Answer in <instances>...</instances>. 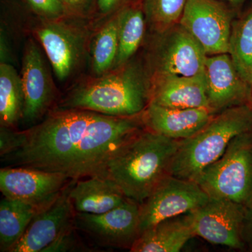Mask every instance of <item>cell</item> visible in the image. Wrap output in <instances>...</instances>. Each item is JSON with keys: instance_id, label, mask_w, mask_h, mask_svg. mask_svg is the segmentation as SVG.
Returning <instances> with one entry per match:
<instances>
[{"instance_id": "obj_1", "label": "cell", "mask_w": 252, "mask_h": 252, "mask_svg": "<svg viewBox=\"0 0 252 252\" xmlns=\"http://www.w3.org/2000/svg\"><path fill=\"white\" fill-rule=\"evenodd\" d=\"M142 114L119 117L54 108L23 130L21 148L1 160L6 166L59 172L73 180L102 175L111 157L146 128Z\"/></svg>"}, {"instance_id": "obj_2", "label": "cell", "mask_w": 252, "mask_h": 252, "mask_svg": "<svg viewBox=\"0 0 252 252\" xmlns=\"http://www.w3.org/2000/svg\"><path fill=\"white\" fill-rule=\"evenodd\" d=\"M151 102V81L144 63L131 60L109 72L81 81L56 108L80 109L112 117H133Z\"/></svg>"}, {"instance_id": "obj_3", "label": "cell", "mask_w": 252, "mask_h": 252, "mask_svg": "<svg viewBox=\"0 0 252 252\" xmlns=\"http://www.w3.org/2000/svg\"><path fill=\"white\" fill-rule=\"evenodd\" d=\"M180 144L144 128L111 157L101 176L112 180L127 198L142 203L170 175Z\"/></svg>"}, {"instance_id": "obj_4", "label": "cell", "mask_w": 252, "mask_h": 252, "mask_svg": "<svg viewBox=\"0 0 252 252\" xmlns=\"http://www.w3.org/2000/svg\"><path fill=\"white\" fill-rule=\"evenodd\" d=\"M252 130V107L243 104L215 114L198 133L181 141L170 175L195 182L202 172L225 153L234 137Z\"/></svg>"}, {"instance_id": "obj_5", "label": "cell", "mask_w": 252, "mask_h": 252, "mask_svg": "<svg viewBox=\"0 0 252 252\" xmlns=\"http://www.w3.org/2000/svg\"><path fill=\"white\" fill-rule=\"evenodd\" d=\"M195 182L210 198L252 204V130L237 135L223 155L202 172Z\"/></svg>"}, {"instance_id": "obj_6", "label": "cell", "mask_w": 252, "mask_h": 252, "mask_svg": "<svg viewBox=\"0 0 252 252\" xmlns=\"http://www.w3.org/2000/svg\"><path fill=\"white\" fill-rule=\"evenodd\" d=\"M207 56L193 36L177 23L154 32L144 64L150 80L169 75L201 76Z\"/></svg>"}, {"instance_id": "obj_7", "label": "cell", "mask_w": 252, "mask_h": 252, "mask_svg": "<svg viewBox=\"0 0 252 252\" xmlns=\"http://www.w3.org/2000/svg\"><path fill=\"white\" fill-rule=\"evenodd\" d=\"M34 33L59 80H67L81 67L89 41L84 18L67 16L57 20L39 18Z\"/></svg>"}, {"instance_id": "obj_8", "label": "cell", "mask_w": 252, "mask_h": 252, "mask_svg": "<svg viewBox=\"0 0 252 252\" xmlns=\"http://www.w3.org/2000/svg\"><path fill=\"white\" fill-rule=\"evenodd\" d=\"M234 7L220 0H189L179 23L207 56L228 54Z\"/></svg>"}, {"instance_id": "obj_9", "label": "cell", "mask_w": 252, "mask_h": 252, "mask_svg": "<svg viewBox=\"0 0 252 252\" xmlns=\"http://www.w3.org/2000/svg\"><path fill=\"white\" fill-rule=\"evenodd\" d=\"M210 199L197 182L167 176L140 204V234L158 222L196 210Z\"/></svg>"}, {"instance_id": "obj_10", "label": "cell", "mask_w": 252, "mask_h": 252, "mask_svg": "<svg viewBox=\"0 0 252 252\" xmlns=\"http://www.w3.org/2000/svg\"><path fill=\"white\" fill-rule=\"evenodd\" d=\"M75 225L99 245L130 250L140 235V204L127 198L104 213L76 212Z\"/></svg>"}, {"instance_id": "obj_11", "label": "cell", "mask_w": 252, "mask_h": 252, "mask_svg": "<svg viewBox=\"0 0 252 252\" xmlns=\"http://www.w3.org/2000/svg\"><path fill=\"white\" fill-rule=\"evenodd\" d=\"M21 78L24 94L21 121L31 127L56 108L59 101L44 56L32 39H29L25 46Z\"/></svg>"}, {"instance_id": "obj_12", "label": "cell", "mask_w": 252, "mask_h": 252, "mask_svg": "<svg viewBox=\"0 0 252 252\" xmlns=\"http://www.w3.org/2000/svg\"><path fill=\"white\" fill-rule=\"evenodd\" d=\"M245 208L231 200L210 198L187 217L195 236L214 245L242 250H245L241 230Z\"/></svg>"}, {"instance_id": "obj_13", "label": "cell", "mask_w": 252, "mask_h": 252, "mask_svg": "<svg viewBox=\"0 0 252 252\" xmlns=\"http://www.w3.org/2000/svg\"><path fill=\"white\" fill-rule=\"evenodd\" d=\"M71 180L59 172L22 166L0 170V190L4 198L46 206L61 195Z\"/></svg>"}, {"instance_id": "obj_14", "label": "cell", "mask_w": 252, "mask_h": 252, "mask_svg": "<svg viewBox=\"0 0 252 252\" xmlns=\"http://www.w3.org/2000/svg\"><path fill=\"white\" fill-rule=\"evenodd\" d=\"M75 181H71L53 203L36 214L11 252H43L60 237L75 228L76 211L69 195Z\"/></svg>"}, {"instance_id": "obj_15", "label": "cell", "mask_w": 252, "mask_h": 252, "mask_svg": "<svg viewBox=\"0 0 252 252\" xmlns=\"http://www.w3.org/2000/svg\"><path fill=\"white\" fill-rule=\"evenodd\" d=\"M204 78L209 108L214 114L250 104L251 86L239 74L229 54L207 56Z\"/></svg>"}, {"instance_id": "obj_16", "label": "cell", "mask_w": 252, "mask_h": 252, "mask_svg": "<svg viewBox=\"0 0 252 252\" xmlns=\"http://www.w3.org/2000/svg\"><path fill=\"white\" fill-rule=\"evenodd\" d=\"M142 115L146 128L182 141L198 133L215 114L208 108H169L150 103Z\"/></svg>"}, {"instance_id": "obj_17", "label": "cell", "mask_w": 252, "mask_h": 252, "mask_svg": "<svg viewBox=\"0 0 252 252\" xmlns=\"http://www.w3.org/2000/svg\"><path fill=\"white\" fill-rule=\"evenodd\" d=\"M151 81L150 103L169 108H209L203 75H169Z\"/></svg>"}, {"instance_id": "obj_18", "label": "cell", "mask_w": 252, "mask_h": 252, "mask_svg": "<svg viewBox=\"0 0 252 252\" xmlns=\"http://www.w3.org/2000/svg\"><path fill=\"white\" fill-rule=\"evenodd\" d=\"M69 195L76 212L94 215L110 211L128 198L112 180L101 175L76 180Z\"/></svg>"}, {"instance_id": "obj_19", "label": "cell", "mask_w": 252, "mask_h": 252, "mask_svg": "<svg viewBox=\"0 0 252 252\" xmlns=\"http://www.w3.org/2000/svg\"><path fill=\"white\" fill-rule=\"evenodd\" d=\"M195 237L187 214L158 222L144 230L131 252H179Z\"/></svg>"}, {"instance_id": "obj_20", "label": "cell", "mask_w": 252, "mask_h": 252, "mask_svg": "<svg viewBox=\"0 0 252 252\" xmlns=\"http://www.w3.org/2000/svg\"><path fill=\"white\" fill-rule=\"evenodd\" d=\"M119 14V46L114 68L121 67L133 59L145 36L147 19L141 0L127 5Z\"/></svg>"}, {"instance_id": "obj_21", "label": "cell", "mask_w": 252, "mask_h": 252, "mask_svg": "<svg viewBox=\"0 0 252 252\" xmlns=\"http://www.w3.org/2000/svg\"><path fill=\"white\" fill-rule=\"evenodd\" d=\"M46 206L3 198L0 202V251L11 252L24 235L32 219Z\"/></svg>"}, {"instance_id": "obj_22", "label": "cell", "mask_w": 252, "mask_h": 252, "mask_svg": "<svg viewBox=\"0 0 252 252\" xmlns=\"http://www.w3.org/2000/svg\"><path fill=\"white\" fill-rule=\"evenodd\" d=\"M118 11L104 20L94 32L90 44L91 69L94 77L112 70L115 64L119 46Z\"/></svg>"}, {"instance_id": "obj_23", "label": "cell", "mask_w": 252, "mask_h": 252, "mask_svg": "<svg viewBox=\"0 0 252 252\" xmlns=\"http://www.w3.org/2000/svg\"><path fill=\"white\" fill-rule=\"evenodd\" d=\"M24 94L21 75L8 63L0 64V124L16 127L22 120Z\"/></svg>"}, {"instance_id": "obj_24", "label": "cell", "mask_w": 252, "mask_h": 252, "mask_svg": "<svg viewBox=\"0 0 252 252\" xmlns=\"http://www.w3.org/2000/svg\"><path fill=\"white\" fill-rule=\"evenodd\" d=\"M228 54L239 74L252 85V6L233 21Z\"/></svg>"}, {"instance_id": "obj_25", "label": "cell", "mask_w": 252, "mask_h": 252, "mask_svg": "<svg viewBox=\"0 0 252 252\" xmlns=\"http://www.w3.org/2000/svg\"><path fill=\"white\" fill-rule=\"evenodd\" d=\"M189 0H141L147 25L160 32L179 23Z\"/></svg>"}, {"instance_id": "obj_26", "label": "cell", "mask_w": 252, "mask_h": 252, "mask_svg": "<svg viewBox=\"0 0 252 252\" xmlns=\"http://www.w3.org/2000/svg\"><path fill=\"white\" fill-rule=\"evenodd\" d=\"M28 9L38 17L45 20H57L68 15L62 0H23Z\"/></svg>"}, {"instance_id": "obj_27", "label": "cell", "mask_w": 252, "mask_h": 252, "mask_svg": "<svg viewBox=\"0 0 252 252\" xmlns=\"http://www.w3.org/2000/svg\"><path fill=\"white\" fill-rule=\"evenodd\" d=\"M24 140L23 131L16 127L0 126V157L3 158L21 148Z\"/></svg>"}, {"instance_id": "obj_28", "label": "cell", "mask_w": 252, "mask_h": 252, "mask_svg": "<svg viewBox=\"0 0 252 252\" xmlns=\"http://www.w3.org/2000/svg\"><path fill=\"white\" fill-rule=\"evenodd\" d=\"M138 0H94L90 20L103 21L123 8Z\"/></svg>"}, {"instance_id": "obj_29", "label": "cell", "mask_w": 252, "mask_h": 252, "mask_svg": "<svg viewBox=\"0 0 252 252\" xmlns=\"http://www.w3.org/2000/svg\"><path fill=\"white\" fill-rule=\"evenodd\" d=\"M77 228H72L48 246L43 252H72L82 250Z\"/></svg>"}, {"instance_id": "obj_30", "label": "cell", "mask_w": 252, "mask_h": 252, "mask_svg": "<svg viewBox=\"0 0 252 252\" xmlns=\"http://www.w3.org/2000/svg\"><path fill=\"white\" fill-rule=\"evenodd\" d=\"M94 0H64L68 15L90 19Z\"/></svg>"}, {"instance_id": "obj_31", "label": "cell", "mask_w": 252, "mask_h": 252, "mask_svg": "<svg viewBox=\"0 0 252 252\" xmlns=\"http://www.w3.org/2000/svg\"><path fill=\"white\" fill-rule=\"evenodd\" d=\"M241 238L245 250L252 252V204L245 208L242 224Z\"/></svg>"}, {"instance_id": "obj_32", "label": "cell", "mask_w": 252, "mask_h": 252, "mask_svg": "<svg viewBox=\"0 0 252 252\" xmlns=\"http://www.w3.org/2000/svg\"><path fill=\"white\" fill-rule=\"evenodd\" d=\"M220 1H225L230 5H231L233 7H238L243 4L247 0H220Z\"/></svg>"}, {"instance_id": "obj_33", "label": "cell", "mask_w": 252, "mask_h": 252, "mask_svg": "<svg viewBox=\"0 0 252 252\" xmlns=\"http://www.w3.org/2000/svg\"><path fill=\"white\" fill-rule=\"evenodd\" d=\"M250 104L252 107V85L251 86V94H250Z\"/></svg>"}, {"instance_id": "obj_34", "label": "cell", "mask_w": 252, "mask_h": 252, "mask_svg": "<svg viewBox=\"0 0 252 252\" xmlns=\"http://www.w3.org/2000/svg\"><path fill=\"white\" fill-rule=\"evenodd\" d=\"M62 1H63V2H64V0H62ZM64 5H65V4H64Z\"/></svg>"}]
</instances>
